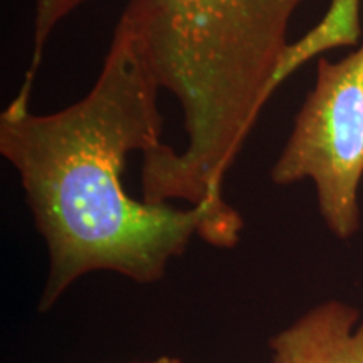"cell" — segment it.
I'll return each mask as SVG.
<instances>
[{
	"mask_svg": "<svg viewBox=\"0 0 363 363\" xmlns=\"http://www.w3.org/2000/svg\"><path fill=\"white\" fill-rule=\"evenodd\" d=\"M162 89L145 2L128 0L88 94L48 115L16 94L0 115V153L19 175L49 254L39 311L91 272L158 283L194 238L220 249L239 244L244 222L230 203L180 208L128 195L130 153L163 145Z\"/></svg>",
	"mask_w": 363,
	"mask_h": 363,
	"instance_id": "1",
	"label": "cell"
},
{
	"mask_svg": "<svg viewBox=\"0 0 363 363\" xmlns=\"http://www.w3.org/2000/svg\"><path fill=\"white\" fill-rule=\"evenodd\" d=\"M88 0H35L34 45L22 86L34 89L56 27ZM158 79L180 104L187 145L143 153V201L187 206L224 197L227 172L269 98L267 84L306 0H143Z\"/></svg>",
	"mask_w": 363,
	"mask_h": 363,
	"instance_id": "2",
	"label": "cell"
},
{
	"mask_svg": "<svg viewBox=\"0 0 363 363\" xmlns=\"http://www.w3.org/2000/svg\"><path fill=\"white\" fill-rule=\"evenodd\" d=\"M316 81L271 169L276 185L311 180L326 229L350 240L362 225L363 43L340 61L318 59Z\"/></svg>",
	"mask_w": 363,
	"mask_h": 363,
	"instance_id": "3",
	"label": "cell"
},
{
	"mask_svg": "<svg viewBox=\"0 0 363 363\" xmlns=\"http://www.w3.org/2000/svg\"><path fill=\"white\" fill-rule=\"evenodd\" d=\"M271 363H363V320L348 303L330 299L271 338Z\"/></svg>",
	"mask_w": 363,
	"mask_h": 363,
	"instance_id": "4",
	"label": "cell"
},
{
	"mask_svg": "<svg viewBox=\"0 0 363 363\" xmlns=\"http://www.w3.org/2000/svg\"><path fill=\"white\" fill-rule=\"evenodd\" d=\"M362 0H330L328 11L316 26L293 43L286 44L267 84V98L298 69L338 48H358L362 39Z\"/></svg>",
	"mask_w": 363,
	"mask_h": 363,
	"instance_id": "5",
	"label": "cell"
},
{
	"mask_svg": "<svg viewBox=\"0 0 363 363\" xmlns=\"http://www.w3.org/2000/svg\"><path fill=\"white\" fill-rule=\"evenodd\" d=\"M130 363H182L179 358L174 357H158L155 360H148V362H130Z\"/></svg>",
	"mask_w": 363,
	"mask_h": 363,
	"instance_id": "6",
	"label": "cell"
}]
</instances>
